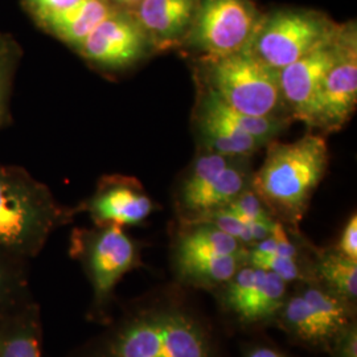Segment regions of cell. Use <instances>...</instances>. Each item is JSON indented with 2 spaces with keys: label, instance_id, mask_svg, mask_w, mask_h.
<instances>
[{
  "label": "cell",
  "instance_id": "cell-1",
  "mask_svg": "<svg viewBox=\"0 0 357 357\" xmlns=\"http://www.w3.org/2000/svg\"><path fill=\"white\" fill-rule=\"evenodd\" d=\"M330 163L323 137L307 134L290 143L270 142L266 158L250 181V188L271 216L296 225Z\"/></svg>",
  "mask_w": 357,
  "mask_h": 357
},
{
  "label": "cell",
  "instance_id": "cell-2",
  "mask_svg": "<svg viewBox=\"0 0 357 357\" xmlns=\"http://www.w3.org/2000/svg\"><path fill=\"white\" fill-rule=\"evenodd\" d=\"M72 212L24 168L0 163V252L13 258L33 257Z\"/></svg>",
  "mask_w": 357,
  "mask_h": 357
},
{
  "label": "cell",
  "instance_id": "cell-3",
  "mask_svg": "<svg viewBox=\"0 0 357 357\" xmlns=\"http://www.w3.org/2000/svg\"><path fill=\"white\" fill-rule=\"evenodd\" d=\"M98 357H212V345L203 326L188 312L163 307L126 320Z\"/></svg>",
  "mask_w": 357,
  "mask_h": 357
},
{
  "label": "cell",
  "instance_id": "cell-4",
  "mask_svg": "<svg viewBox=\"0 0 357 357\" xmlns=\"http://www.w3.org/2000/svg\"><path fill=\"white\" fill-rule=\"evenodd\" d=\"M205 89L231 109L255 116H282L280 72L248 48L217 57H202Z\"/></svg>",
  "mask_w": 357,
  "mask_h": 357
},
{
  "label": "cell",
  "instance_id": "cell-5",
  "mask_svg": "<svg viewBox=\"0 0 357 357\" xmlns=\"http://www.w3.org/2000/svg\"><path fill=\"white\" fill-rule=\"evenodd\" d=\"M340 26L308 10H281L261 16L248 50L275 70L331 41Z\"/></svg>",
  "mask_w": 357,
  "mask_h": 357
},
{
  "label": "cell",
  "instance_id": "cell-6",
  "mask_svg": "<svg viewBox=\"0 0 357 357\" xmlns=\"http://www.w3.org/2000/svg\"><path fill=\"white\" fill-rule=\"evenodd\" d=\"M70 253L84 266L97 307L105 306L116 283L139 265L137 245L118 225L75 230Z\"/></svg>",
  "mask_w": 357,
  "mask_h": 357
},
{
  "label": "cell",
  "instance_id": "cell-7",
  "mask_svg": "<svg viewBox=\"0 0 357 357\" xmlns=\"http://www.w3.org/2000/svg\"><path fill=\"white\" fill-rule=\"evenodd\" d=\"M250 0H199L187 41L203 57L248 48L259 20Z\"/></svg>",
  "mask_w": 357,
  "mask_h": 357
},
{
  "label": "cell",
  "instance_id": "cell-8",
  "mask_svg": "<svg viewBox=\"0 0 357 357\" xmlns=\"http://www.w3.org/2000/svg\"><path fill=\"white\" fill-rule=\"evenodd\" d=\"M357 105V38L355 26H344L342 48L324 77L310 128L332 132L352 118Z\"/></svg>",
  "mask_w": 357,
  "mask_h": 357
},
{
  "label": "cell",
  "instance_id": "cell-9",
  "mask_svg": "<svg viewBox=\"0 0 357 357\" xmlns=\"http://www.w3.org/2000/svg\"><path fill=\"white\" fill-rule=\"evenodd\" d=\"M149 48V38L135 17L115 7L76 51L97 68L119 70L138 63Z\"/></svg>",
  "mask_w": 357,
  "mask_h": 357
},
{
  "label": "cell",
  "instance_id": "cell-10",
  "mask_svg": "<svg viewBox=\"0 0 357 357\" xmlns=\"http://www.w3.org/2000/svg\"><path fill=\"white\" fill-rule=\"evenodd\" d=\"M344 35V26L331 41L310 52L280 70L282 98L295 119L310 125L320 86L335 63Z\"/></svg>",
  "mask_w": 357,
  "mask_h": 357
},
{
  "label": "cell",
  "instance_id": "cell-11",
  "mask_svg": "<svg viewBox=\"0 0 357 357\" xmlns=\"http://www.w3.org/2000/svg\"><path fill=\"white\" fill-rule=\"evenodd\" d=\"M85 209L96 227H126L143 222L153 213V203L139 180L112 175L101 178Z\"/></svg>",
  "mask_w": 357,
  "mask_h": 357
},
{
  "label": "cell",
  "instance_id": "cell-12",
  "mask_svg": "<svg viewBox=\"0 0 357 357\" xmlns=\"http://www.w3.org/2000/svg\"><path fill=\"white\" fill-rule=\"evenodd\" d=\"M225 305L243 321H259L281 310L286 282L280 275L255 266H243L225 283Z\"/></svg>",
  "mask_w": 357,
  "mask_h": 357
},
{
  "label": "cell",
  "instance_id": "cell-13",
  "mask_svg": "<svg viewBox=\"0 0 357 357\" xmlns=\"http://www.w3.org/2000/svg\"><path fill=\"white\" fill-rule=\"evenodd\" d=\"M199 0H142L131 15L159 51L178 47L188 36Z\"/></svg>",
  "mask_w": 357,
  "mask_h": 357
},
{
  "label": "cell",
  "instance_id": "cell-14",
  "mask_svg": "<svg viewBox=\"0 0 357 357\" xmlns=\"http://www.w3.org/2000/svg\"><path fill=\"white\" fill-rule=\"evenodd\" d=\"M114 8L110 0H84L68 11L41 20L40 24L54 38L76 50Z\"/></svg>",
  "mask_w": 357,
  "mask_h": 357
},
{
  "label": "cell",
  "instance_id": "cell-15",
  "mask_svg": "<svg viewBox=\"0 0 357 357\" xmlns=\"http://www.w3.org/2000/svg\"><path fill=\"white\" fill-rule=\"evenodd\" d=\"M250 181L252 178L243 167L231 165L230 162L204 191L200 192L181 211L187 221L192 222L208 213L224 209L250 187Z\"/></svg>",
  "mask_w": 357,
  "mask_h": 357
},
{
  "label": "cell",
  "instance_id": "cell-16",
  "mask_svg": "<svg viewBox=\"0 0 357 357\" xmlns=\"http://www.w3.org/2000/svg\"><path fill=\"white\" fill-rule=\"evenodd\" d=\"M243 243L208 222H188L176 243L175 261L243 252Z\"/></svg>",
  "mask_w": 357,
  "mask_h": 357
},
{
  "label": "cell",
  "instance_id": "cell-17",
  "mask_svg": "<svg viewBox=\"0 0 357 357\" xmlns=\"http://www.w3.org/2000/svg\"><path fill=\"white\" fill-rule=\"evenodd\" d=\"M180 278L192 286L212 289L225 284L248 264V252L234 255H209L175 261Z\"/></svg>",
  "mask_w": 357,
  "mask_h": 357
},
{
  "label": "cell",
  "instance_id": "cell-18",
  "mask_svg": "<svg viewBox=\"0 0 357 357\" xmlns=\"http://www.w3.org/2000/svg\"><path fill=\"white\" fill-rule=\"evenodd\" d=\"M197 107L216 116L217 119L228 123L231 128L249 134L250 137H253L264 144L273 142L284 128V123L287 122L284 118L255 116L240 113L222 101H220L216 96L208 89L203 91Z\"/></svg>",
  "mask_w": 357,
  "mask_h": 357
},
{
  "label": "cell",
  "instance_id": "cell-19",
  "mask_svg": "<svg viewBox=\"0 0 357 357\" xmlns=\"http://www.w3.org/2000/svg\"><path fill=\"white\" fill-rule=\"evenodd\" d=\"M196 122L205 146L212 153L225 156H246L265 146L249 134L231 128L199 107L196 109Z\"/></svg>",
  "mask_w": 357,
  "mask_h": 357
},
{
  "label": "cell",
  "instance_id": "cell-20",
  "mask_svg": "<svg viewBox=\"0 0 357 357\" xmlns=\"http://www.w3.org/2000/svg\"><path fill=\"white\" fill-rule=\"evenodd\" d=\"M317 273L326 283V287L347 303L356 301L357 261H352L336 250L324 253L319 257Z\"/></svg>",
  "mask_w": 357,
  "mask_h": 357
},
{
  "label": "cell",
  "instance_id": "cell-21",
  "mask_svg": "<svg viewBox=\"0 0 357 357\" xmlns=\"http://www.w3.org/2000/svg\"><path fill=\"white\" fill-rule=\"evenodd\" d=\"M301 294L312 308L330 340L349 324L348 303L327 287L310 286Z\"/></svg>",
  "mask_w": 357,
  "mask_h": 357
},
{
  "label": "cell",
  "instance_id": "cell-22",
  "mask_svg": "<svg viewBox=\"0 0 357 357\" xmlns=\"http://www.w3.org/2000/svg\"><path fill=\"white\" fill-rule=\"evenodd\" d=\"M282 320L286 328L303 342L312 344H324L331 342L302 294L294 295L293 298L283 303Z\"/></svg>",
  "mask_w": 357,
  "mask_h": 357
},
{
  "label": "cell",
  "instance_id": "cell-23",
  "mask_svg": "<svg viewBox=\"0 0 357 357\" xmlns=\"http://www.w3.org/2000/svg\"><path fill=\"white\" fill-rule=\"evenodd\" d=\"M229 158L230 156L211 151L209 155H203L197 159L192 168L191 174L183 181V185L180 188L178 205L181 209L200 192L204 191L212 183V180L229 165Z\"/></svg>",
  "mask_w": 357,
  "mask_h": 357
},
{
  "label": "cell",
  "instance_id": "cell-24",
  "mask_svg": "<svg viewBox=\"0 0 357 357\" xmlns=\"http://www.w3.org/2000/svg\"><path fill=\"white\" fill-rule=\"evenodd\" d=\"M20 61V45L11 36L0 35V128L10 119L13 78Z\"/></svg>",
  "mask_w": 357,
  "mask_h": 357
},
{
  "label": "cell",
  "instance_id": "cell-25",
  "mask_svg": "<svg viewBox=\"0 0 357 357\" xmlns=\"http://www.w3.org/2000/svg\"><path fill=\"white\" fill-rule=\"evenodd\" d=\"M248 262L255 268H264L280 275L286 283L305 278V271L299 259L252 250L248 253Z\"/></svg>",
  "mask_w": 357,
  "mask_h": 357
},
{
  "label": "cell",
  "instance_id": "cell-26",
  "mask_svg": "<svg viewBox=\"0 0 357 357\" xmlns=\"http://www.w3.org/2000/svg\"><path fill=\"white\" fill-rule=\"evenodd\" d=\"M0 357H41L38 333L33 324L13 330L1 344Z\"/></svg>",
  "mask_w": 357,
  "mask_h": 357
},
{
  "label": "cell",
  "instance_id": "cell-27",
  "mask_svg": "<svg viewBox=\"0 0 357 357\" xmlns=\"http://www.w3.org/2000/svg\"><path fill=\"white\" fill-rule=\"evenodd\" d=\"M231 215L238 217L241 221L249 224L253 221L273 222L274 217L268 212V208L261 202V199L255 195V192L249 187L248 190L236 197L228 206L224 208Z\"/></svg>",
  "mask_w": 357,
  "mask_h": 357
},
{
  "label": "cell",
  "instance_id": "cell-28",
  "mask_svg": "<svg viewBox=\"0 0 357 357\" xmlns=\"http://www.w3.org/2000/svg\"><path fill=\"white\" fill-rule=\"evenodd\" d=\"M81 1L84 0H26L38 23L50 16L64 13L76 7Z\"/></svg>",
  "mask_w": 357,
  "mask_h": 357
},
{
  "label": "cell",
  "instance_id": "cell-29",
  "mask_svg": "<svg viewBox=\"0 0 357 357\" xmlns=\"http://www.w3.org/2000/svg\"><path fill=\"white\" fill-rule=\"evenodd\" d=\"M336 252L347 258L357 261V216L354 213L348 220L342 237L336 246Z\"/></svg>",
  "mask_w": 357,
  "mask_h": 357
},
{
  "label": "cell",
  "instance_id": "cell-30",
  "mask_svg": "<svg viewBox=\"0 0 357 357\" xmlns=\"http://www.w3.org/2000/svg\"><path fill=\"white\" fill-rule=\"evenodd\" d=\"M335 342V355L336 357H357V331L355 324L345 326Z\"/></svg>",
  "mask_w": 357,
  "mask_h": 357
},
{
  "label": "cell",
  "instance_id": "cell-31",
  "mask_svg": "<svg viewBox=\"0 0 357 357\" xmlns=\"http://www.w3.org/2000/svg\"><path fill=\"white\" fill-rule=\"evenodd\" d=\"M10 259H15L10 255L0 252V306L8 299L13 289V270L10 268Z\"/></svg>",
  "mask_w": 357,
  "mask_h": 357
},
{
  "label": "cell",
  "instance_id": "cell-32",
  "mask_svg": "<svg viewBox=\"0 0 357 357\" xmlns=\"http://www.w3.org/2000/svg\"><path fill=\"white\" fill-rule=\"evenodd\" d=\"M248 357H284L280 352L270 349V348H258L255 349Z\"/></svg>",
  "mask_w": 357,
  "mask_h": 357
},
{
  "label": "cell",
  "instance_id": "cell-33",
  "mask_svg": "<svg viewBox=\"0 0 357 357\" xmlns=\"http://www.w3.org/2000/svg\"><path fill=\"white\" fill-rule=\"evenodd\" d=\"M115 3L118 4H122L125 7H130V8H134L135 6H138L141 3L142 0H114Z\"/></svg>",
  "mask_w": 357,
  "mask_h": 357
}]
</instances>
